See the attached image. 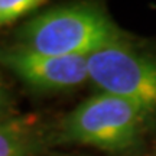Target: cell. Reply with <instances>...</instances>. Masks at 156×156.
<instances>
[{
    "mask_svg": "<svg viewBox=\"0 0 156 156\" xmlns=\"http://www.w3.org/2000/svg\"><path fill=\"white\" fill-rule=\"evenodd\" d=\"M22 46L56 56H90L123 39L101 7L78 3L55 7L30 19L19 32Z\"/></svg>",
    "mask_w": 156,
    "mask_h": 156,
    "instance_id": "cell-1",
    "label": "cell"
},
{
    "mask_svg": "<svg viewBox=\"0 0 156 156\" xmlns=\"http://www.w3.org/2000/svg\"><path fill=\"white\" fill-rule=\"evenodd\" d=\"M149 116L133 103L100 93L83 101L71 112L64 126L71 142L101 151L122 152L137 142Z\"/></svg>",
    "mask_w": 156,
    "mask_h": 156,
    "instance_id": "cell-2",
    "label": "cell"
},
{
    "mask_svg": "<svg viewBox=\"0 0 156 156\" xmlns=\"http://www.w3.org/2000/svg\"><path fill=\"white\" fill-rule=\"evenodd\" d=\"M88 80L101 93L133 103L145 113L156 112V61L123 42L103 46L87 56Z\"/></svg>",
    "mask_w": 156,
    "mask_h": 156,
    "instance_id": "cell-3",
    "label": "cell"
},
{
    "mask_svg": "<svg viewBox=\"0 0 156 156\" xmlns=\"http://www.w3.org/2000/svg\"><path fill=\"white\" fill-rule=\"evenodd\" d=\"M0 64L38 90H67L88 80L87 56L46 55L26 46L0 49Z\"/></svg>",
    "mask_w": 156,
    "mask_h": 156,
    "instance_id": "cell-4",
    "label": "cell"
},
{
    "mask_svg": "<svg viewBox=\"0 0 156 156\" xmlns=\"http://www.w3.org/2000/svg\"><path fill=\"white\" fill-rule=\"evenodd\" d=\"M29 137L17 123H0V156H26Z\"/></svg>",
    "mask_w": 156,
    "mask_h": 156,
    "instance_id": "cell-5",
    "label": "cell"
},
{
    "mask_svg": "<svg viewBox=\"0 0 156 156\" xmlns=\"http://www.w3.org/2000/svg\"><path fill=\"white\" fill-rule=\"evenodd\" d=\"M48 0H0V28L36 10Z\"/></svg>",
    "mask_w": 156,
    "mask_h": 156,
    "instance_id": "cell-6",
    "label": "cell"
},
{
    "mask_svg": "<svg viewBox=\"0 0 156 156\" xmlns=\"http://www.w3.org/2000/svg\"><path fill=\"white\" fill-rule=\"evenodd\" d=\"M2 101H3V91H2V87H0V106H2Z\"/></svg>",
    "mask_w": 156,
    "mask_h": 156,
    "instance_id": "cell-7",
    "label": "cell"
},
{
    "mask_svg": "<svg viewBox=\"0 0 156 156\" xmlns=\"http://www.w3.org/2000/svg\"><path fill=\"white\" fill-rule=\"evenodd\" d=\"M155 156H156V155H155Z\"/></svg>",
    "mask_w": 156,
    "mask_h": 156,
    "instance_id": "cell-8",
    "label": "cell"
}]
</instances>
